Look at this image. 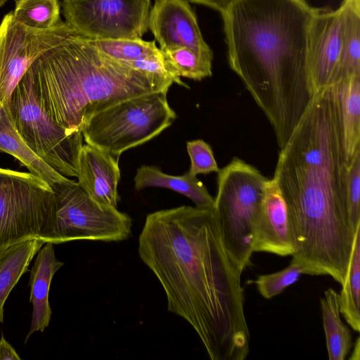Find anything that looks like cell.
<instances>
[{"instance_id":"cell-1","label":"cell","mask_w":360,"mask_h":360,"mask_svg":"<svg viewBox=\"0 0 360 360\" xmlns=\"http://www.w3.org/2000/svg\"><path fill=\"white\" fill-rule=\"evenodd\" d=\"M138 252L160 283L167 310L191 326L210 359H246L243 271L224 245L213 210L182 205L148 214Z\"/></svg>"},{"instance_id":"cell-2","label":"cell","mask_w":360,"mask_h":360,"mask_svg":"<svg viewBox=\"0 0 360 360\" xmlns=\"http://www.w3.org/2000/svg\"><path fill=\"white\" fill-rule=\"evenodd\" d=\"M347 165L334 84L314 97L280 149L273 177L288 210L295 244L291 261L306 274L330 276L340 284L356 231L347 200Z\"/></svg>"},{"instance_id":"cell-3","label":"cell","mask_w":360,"mask_h":360,"mask_svg":"<svg viewBox=\"0 0 360 360\" xmlns=\"http://www.w3.org/2000/svg\"><path fill=\"white\" fill-rule=\"evenodd\" d=\"M317 8L307 0H230L222 17L228 62L282 148L316 95L309 39Z\"/></svg>"},{"instance_id":"cell-4","label":"cell","mask_w":360,"mask_h":360,"mask_svg":"<svg viewBox=\"0 0 360 360\" xmlns=\"http://www.w3.org/2000/svg\"><path fill=\"white\" fill-rule=\"evenodd\" d=\"M25 75L40 106L70 132L82 131L91 116L120 101L174 83L105 56L71 26Z\"/></svg>"},{"instance_id":"cell-5","label":"cell","mask_w":360,"mask_h":360,"mask_svg":"<svg viewBox=\"0 0 360 360\" xmlns=\"http://www.w3.org/2000/svg\"><path fill=\"white\" fill-rule=\"evenodd\" d=\"M217 174L213 212L229 255L243 271L253 253L255 224L268 179L236 157Z\"/></svg>"},{"instance_id":"cell-6","label":"cell","mask_w":360,"mask_h":360,"mask_svg":"<svg viewBox=\"0 0 360 360\" xmlns=\"http://www.w3.org/2000/svg\"><path fill=\"white\" fill-rule=\"evenodd\" d=\"M167 91L126 99L94 114L82 128L84 142L119 160L124 151L154 139L176 117Z\"/></svg>"},{"instance_id":"cell-7","label":"cell","mask_w":360,"mask_h":360,"mask_svg":"<svg viewBox=\"0 0 360 360\" xmlns=\"http://www.w3.org/2000/svg\"><path fill=\"white\" fill-rule=\"evenodd\" d=\"M54 210L43 240L58 244L76 240L122 241L131 233L132 221L117 208L95 202L78 184L68 179L51 187Z\"/></svg>"},{"instance_id":"cell-8","label":"cell","mask_w":360,"mask_h":360,"mask_svg":"<svg viewBox=\"0 0 360 360\" xmlns=\"http://www.w3.org/2000/svg\"><path fill=\"white\" fill-rule=\"evenodd\" d=\"M8 109L18 134L36 155L61 175L77 176L82 131H67L43 110L25 74L11 95Z\"/></svg>"},{"instance_id":"cell-9","label":"cell","mask_w":360,"mask_h":360,"mask_svg":"<svg viewBox=\"0 0 360 360\" xmlns=\"http://www.w3.org/2000/svg\"><path fill=\"white\" fill-rule=\"evenodd\" d=\"M54 203L51 186L41 178L0 167V251L29 238L43 240Z\"/></svg>"},{"instance_id":"cell-10","label":"cell","mask_w":360,"mask_h":360,"mask_svg":"<svg viewBox=\"0 0 360 360\" xmlns=\"http://www.w3.org/2000/svg\"><path fill=\"white\" fill-rule=\"evenodd\" d=\"M150 0H63L65 22L88 39H142Z\"/></svg>"},{"instance_id":"cell-11","label":"cell","mask_w":360,"mask_h":360,"mask_svg":"<svg viewBox=\"0 0 360 360\" xmlns=\"http://www.w3.org/2000/svg\"><path fill=\"white\" fill-rule=\"evenodd\" d=\"M70 29L61 20L49 30H35L18 22L13 12L4 16L0 22V112H8L11 95L32 63Z\"/></svg>"},{"instance_id":"cell-12","label":"cell","mask_w":360,"mask_h":360,"mask_svg":"<svg viewBox=\"0 0 360 360\" xmlns=\"http://www.w3.org/2000/svg\"><path fill=\"white\" fill-rule=\"evenodd\" d=\"M343 18L337 9L317 8L310 32L309 71L316 94L338 81Z\"/></svg>"},{"instance_id":"cell-13","label":"cell","mask_w":360,"mask_h":360,"mask_svg":"<svg viewBox=\"0 0 360 360\" xmlns=\"http://www.w3.org/2000/svg\"><path fill=\"white\" fill-rule=\"evenodd\" d=\"M148 29L162 51L176 47L212 51L204 40L196 15L187 0H155Z\"/></svg>"},{"instance_id":"cell-14","label":"cell","mask_w":360,"mask_h":360,"mask_svg":"<svg viewBox=\"0 0 360 360\" xmlns=\"http://www.w3.org/2000/svg\"><path fill=\"white\" fill-rule=\"evenodd\" d=\"M253 252L292 255L295 244L285 202L276 179H268L257 218Z\"/></svg>"},{"instance_id":"cell-15","label":"cell","mask_w":360,"mask_h":360,"mask_svg":"<svg viewBox=\"0 0 360 360\" xmlns=\"http://www.w3.org/2000/svg\"><path fill=\"white\" fill-rule=\"evenodd\" d=\"M119 160L87 143L79 154L77 183L98 204L117 208L120 201L117 186L120 179Z\"/></svg>"},{"instance_id":"cell-16","label":"cell","mask_w":360,"mask_h":360,"mask_svg":"<svg viewBox=\"0 0 360 360\" xmlns=\"http://www.w3.org/2000/svg\"><path fill=\"white\" fill-rule=\"evenodd\" d=\"M63 265V262L55 255L53 243H45L37 252L30 280L32 323L25 342L32 334L43 332L49 326L51 316L49 302L50 285L54 274Z\"/></svg>"},{"instance_id":"cell-17","label":"cell","mask_w":360,"mask_h":360,"mask_svg":"<svg viewBox=\"0 0 360 360\" xmlns=\"http://www.w3.org/2000/svg\"><path fill=\"white\" fill-rule=\"evenodd\" d=\"M159 187L174 191L191 200L200 209L213 210L214 198L195 176L188 172L181 176L164 173L155 166L142 165L136 170L134 188Z\"/></svg>"},{"instance_id":"cell-18","label":"cell","mask_w":360,"mask_h":360,"mask_svg":"<svg viewBox=\"0 0 360 360\" xmlns=\"http://www.w3.org/2000/svg\"><path fill=\"white\" fill-rule=\"evenodd\" d=\"M347 164L360 149V75L335 84Z\"/></svg>"},{"instance_id":"cell-19","label":"cell","mask_w":360,"mask_h":360,"mask_svg":"<svg viewBox=\"0 0 360 360\" xmlns=\"http://www.w3.org/2000/svg\"><path fill=\"white\" fill-rule=\"evenodd\" d=\"M0 151L15 157L29 172L51 187L68 179L55 171L30 149L18 134L6 110L0 112Z\"/></svg>"},{"instance_id":"cell-20","label":"cell","mask_w":360,"mask_h":360,"mask_svg":"<svg viewBox=\"0 0 360 360\" xmlns=\"http://www.w3.org/2000/svg\"><path fill=\"white\" fill-rule=\"evenodd\" d=\"M44 243L39 238H29L0 251V322L4 320V306L10 292Z\"/></svg>"},{"instance_id":"cell-21","label":"cell","mask_w":360,"mask_h":360,"mask_svg":"<svg viewBox=\"0 0 360 360\" xmlns=\"http://www.w3.org/2000/svg\"><path fill=\"white\" fill-rule=\"evenodd\" d=\"M323 325L330 360H344L352 347V334L340 318L338 294L328 288L320 299Z\"/></svg>"},{"instance_id":"cell-22","label":"cell","mask_w":360,"mask_h":360,"mask_svg":"<svg viewBox=\"0 0 360 360\" xmlns=\"http://www.w3.org/2000/svg\"><path fill=\"white\" fill-rule=\"evenodd\" d=\"M340 6L343 27L338 81L360 75V0H343Z\"/></svg>"},{"instance_id":"cell-23","label":"cell","mask_w":360,"mask_h":360,"mask_svg":"<svg viewBox=\"0 0 360 360\" xmlns=\"http://www.w3.org/2000/svg\"><path fill=\"white\" fill-rule=\"evenodd\" d=\"M338 294L340 314L351 328L360 330V226L356 229L346 276Z\"/></svg>"},{"instance_id":"cell-24","label":"cell","mask_w":360,"mask_h":360,"mask_svg":"<svg viewBox=\"0 0 360 360\" xmlns=\"http://www.w3.org/2000/svg\"><path fill=\"white\" fill-rule=\"evenodd\" d=\"M162 53L170 72L184 86L181 77L200 81L212 75V51L176 47Z\"/></svg>"},{"instance_id":"cell-25","label":"cell","mask_w":360,"mask_h":360,"mask_svg":"<svg viewBox=\"0 0 360 360\" xmlns=\"http://www.w3.org/2000/svg\"><path fill=\"white\" fill-rule=\"evenodd\" d=\"M59 0H16L13 12L15 20L35 30H49L60 21Z\"/></svg>"},{"instance_id":"cell-26","label":"cell","mask_w":360,"mask_h":360,"mask_svg":"<svg viewBox=\"0 0 360 360\" xmlns=\"http://www.w3.org/2000/svg\"><path fill=\"white\" fill-rule=\"evenodd\" d=\"M86 39L103 54L120 62L137 60L158 53L161 51L155 40L148 41L142 39Z\"/></svg>"},{"instance_id":"cell-27","label":"cell","mask_w":360,"mask_h":360,"mask_svg":"<svg viewBox=\"0 0 360 360\" xmlns=\"http://www.w3.org/2000/svg\"><path fill=\"white\" fill-rule=\"evenodd\" d=\"M302 274H306L304 268L291 261L288 266L278 272L258 276L254 283L263 297L271 299L298 281Z\"/></svg>"},{"instance_id":"cell-28","label":"cell","mask_w":360,"mask_h":360,"mask_svg":"<svg viewBox=\"0 0 360 360\" xmlns=\"http://www.w3.org/2000/svg\"><path fill=\"white\" fill-rule=\"evenodd\" d=\"M346 195L352 228L360 226V149L347 165Z\"/></svg>"},{"instance_id":"cell-29","label":"cell","mask_w":360,"mask_h":360,"mask_svg":"<svg viewBox=\"0 0 360 360\" xmlns=\"http://www.w3.org/2000/svg\"><path fill=\"white\" fill-rule=\"evenodd\" d=\"M186 150L191 160L188 173L193 176L217 173L219 168L211 146L202 139L188 141Z\"/></svg>"},{"instance_id":"cell-30","label":"cell","mask_w":360,"mask_h":360,"mask_svg":"<svg viewBox=\"0 0 360 360\" xmlns=\"http://www.w3.org/2000/svg\"><path fill=\"white\" fill-rule=\"evenodd\" d=\"M121 63L135 70L172 80L174 83L183 86L170 72L162 51L137 60Z\"/></svg>"},{"instance_id":"cell-31","label":"cell","mask_w":360,"mask_h":360,"mask_svg":"<svg viewBox=\"0 0 360 360\" xmlns=\"http://www.w3.org/2000/svg\"><path fill=\"white\" fill-rule=\"evenodd\" d=\"M14 348L1 335L0 339V360H20Z\"/></svg>"},{"instance_id":"cell-32","label":"cell","mask_w":360,"mask_h":360,"mask_svg":"<svg viewBox=\"0 0 360 360\" xmlns=\"http://www.w3.org/2000/svg\"><path fill=\"white\" fill-rule=\"evenodd\" d=\"M230 0H206L205 6L219 11Z\"/></svg>"},{"instance_id":"cell-33","label":"cell","mask_w":360,"mask_h":360,"mask_svg":"<svg viewBox=\"0 0 360 360\" xmlns=\"http://www.w3.org/2000/svg\"><path fill=\"white\" fill-rule=\"evenodd\" d=\"M359 338H357L356 340V343H355V345H354V351L352 354V356L349 357V359L350 360H359L360 357H359V354H360V352H359Z\"/></svg>"},{"instance_id":"cell-34","label":"cell","mask_w":360,"mask_h":360,"mask_svg":"<svg viewBox=\"0 0 360 360\" xmlns=\"http://www.w3.org/2000/svg\"><path fill=\"white\" fill-rule=\"evenodd\" d=\"M189 1L193 3L200 4H202V5L206 1V0H189Z\"/></svg>"}]
</instances>
